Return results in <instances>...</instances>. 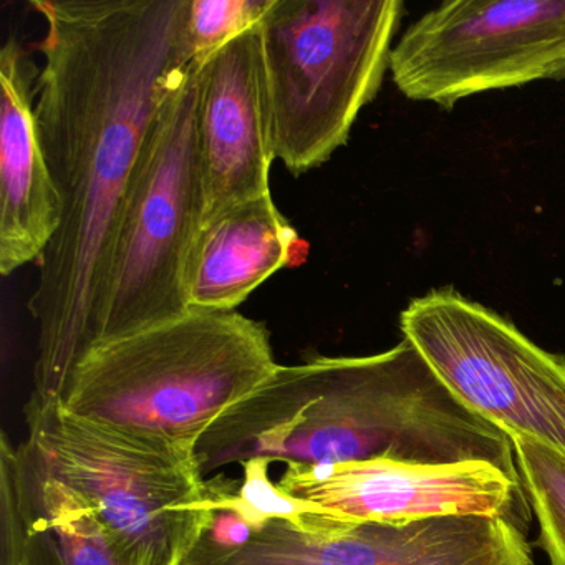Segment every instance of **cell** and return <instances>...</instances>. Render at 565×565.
<instances>
[{"label": "cell", "mask_w": 565, "mask_h": 565, "mask_svg": "<svg viewBox=\"0 0 565 565\" xmlns=\"http://www.w3.org/2000/svg\"><path fill=\"white\" fill-rule=\"evenodd\" d=\"M191 0H35V125L62 221L28 302L38 330L34 393L58 399L95 342L121 211L154 115L193 62Z\"/></svg>", "instance_id": "6da1fadb"}, {"label": "cell", "mask_w": 565, "mask_h": 565, "mask_svg": "<svg viewBox=\"0 0 565 565\" xmlns=\"http://www.w3.org/2000/svg\"><path fill=\"white\" fill-rule=\"evenodd\" d=\"M204 478L254 458L286 465L482 461L521 482L511 438L466 408L403 339L365 356L279 365L196 446Z\"/></svg>", "instance_id": "7a4b0ae2"}, {"label": "cell", "mask_w": 565, "mask_h": 565, "mask_svg": "<svg viewBox=\"0 0 565 565\" xmlns=\"http://www.w3.org/2000/svg\"><path fill=\"white\" fill-rule=\"evenodd\" d=\"M277 366L263 322L237 310H190L92 343L58 402L82 418L157 433L196 449L216 419Z\"/></svg>", "instance_id": "3957f363"}, {"label": "cell", "mask_w": 565, "mask_h": 565, "mask_svg": "<svg viewBox=\"0 0 565 565\" xmlns=\"http://www.w3.org/2000/svg\"><path fill=\"white\" fill-rule=\"evenodd\" d=\"M28 441L90 504L121 565H184L210 529L196 449L168 436L82 418L32 393Z\"/></svg>", "instance_id": "277c9868"}, {"label": "cell", "mask_w": 565, "mask_h": 565, "mask_svg": "<svg viewBox=\"0 0 565 565\" xmlns=\"http://www.w3.org/2000/svg\"><path fill=\"white\" fill-rule=\"evenodd\" d=\"M402 0H274L260 22L276 158L316 170L347 145L390 71Z\"/></svg>", "instance_id": "5b68a950"}, {"label": "cell", "mask_w": 565, "mask_h": 565, "mask_svg": "<svg viewBox=\"0 0 565 565\" xmlns=\"http://www.w3.org/2000/svg\"><path fill=\"white\" fill-rule=\"evenodd\" d=\"M200 64L168 94L151 121L121 211L98 340L115 339L190 312L186 269L203 224L198 151Z\"/></svg>", "instance_id": "8992f818"}, {"label": "cell", "mask_w": 565, "mask_h": 565, "mask_svg": "<svg viewBox=\"0 0 565 565\" xmlns=\"http://www.w3.org/2000/svg\"><path fill=\"white\" fill-rule=\"evenodd\" d=\"M399 329L466 408L565 456V356L452 287L413 299Z\"/></svg>", "instance_id": "52a82bcc"}, {"label": "cell", "mask_w": 565, "mask_h": 565, "mask_svg": "<svg viewBox=\"0 0 565 565\" xmlns=\"http://www.w3.org/2000/svg\"><path fill=\"white\" fill-rule=\"evenodd\" d=\"M409 100L462 98L565 81V0H452L413 22L390 54Z\"/></svg>", "instance_id": "ba28073f"}, {"label": "cell", "mask_w": 565, "mask_h": 565, "mask_svg": "<svg viewBox=\"0 0 565 565\" xmlns=\"http://www.w3.org/2000/svg\"><path fill=\"white\" fill-rule=\"evenodd\" d=\"M284 492L322 505L347 524H405L443 515H491L524 531L522 484L489 462L416 465L369 459L337 465H287Z\"/></svg>", "instance_id": "9c48e42d"}, {"label": "cell", "mask_w": 565, "mask_h": 565, "mask_svg": "<svg viewBox=\"0 0 565 565\" xmlns=\"http://www.w3.org/2000/svg\"><path fill=\"white\" fill-rule=\"evenodd\" d=\"M233 565H534L524 531L491 515H443L405 524L310 534L269 521Z\"/></svg>", "instance_id": "30bf717a"}, {"label": "cell", "mask_w": 565, "mask_h": 565, "mask_svg": "<svg viewBox=\"0 0 565 565\" xmlns=\"http://www.w3.org/2000/svg\"><path fill=\"white\" fill-rule=\"evenodd\" d=\"M198 64L203 227L231 207L269 194L277 158L260 24Z\"/></svg>", "instance_id": "8fae6325"}, {"label": "cell", "mask_w": 565, "mask_h": 565, "mask_svg": "<svg viewBox=\"0 0 565 565\" xmlns=\"http://www.w3.org/2000/svg\"><path fill=\"white\" fill-rule=\"evenodd\" d=\"M0 565H121L97 514L34 446L0 441Z\"/></svg>", "instance_id": "7c38bea8"}, {"label": "cell", "mask_w": 565, "mask_h": 565, "mask_svg": "<svg viewBox=\"0 0 565 565\" xmlns=\"http://www.w3.org/2000/svg\"><path fill=\"white\" fill-rule=\"evenodd\" d=\"M39 72L14 38L0 51V273L39 263L61 227V198L49 171L34 94Z\"/></svg>", "instance_id": "4fadbf2b"}, {"label": "cell", "mask_w": 565, "mask_h": 565, "mask_svg": "<svg viewBox=\"0 0 565 565\" xmlns=\"http://www.w3.org/2000/svg\"><path fill=\"white\" fill-rule=\"evenodd\" d=\"M297 243L296 230L270 193L214 217L201 227L188 260V309L233 312L289 266Z\"/></svg>", "instance_id": "5bb4252c"}, {"label": "cell", "mask_w": 565, "mask_h": 565, "mask_svg": "<svg viewBox=\"0 0 565 565\" xmlns=\"http://www.w3.org/2000/svg\"><path fill=\"white\" fill-rule=\"evenodd\" d=\"M269 459L254 458L241 462L244 481L237 486L226 476L206 479V508L211 512L233 511L243 518L254 532L269 521H286L310 534L343 531L353 527L322 505L284 492L269 478Z\"/></svg>", "instance_id": "9a60e30c"}, {"label": "cell", "mask_w": 565, "mask_h": 565, "mask_svg": "<svg viewBox=\"0 0 565 565\" xmlns=\"http://www.w3.org/2000/svg\"><path fill=\"white\" fill-rule=\"evenodd\" d=\"M511 443L542 548L551 565H565V456L521 436H512Z\"/></svg>", "instance_id": "2e32d148"}, {"label": "cell", "mask_w": 565, "mask_h": 565, "mask_svg": "<svg viewBox=\"0 0 565 565\" xmlns=\"http://www.w3.org/2000/svg\"><path fill=\"white\" fill-rule=\"evenodd\" d=\"M274 0H191L188 42L193 61L203 62L237 35L257 28Z\"/></svg>", "instance_id": "e0dca14e"}, {"label": "cell", "mask_w": 565, "mask_h": 565, "mask_svg": "<svg viewBox=\"0 0 565 565\" xmlns=\"http://www.w3.org/2000/svg\"><path fill=\"white\" fill-rule=\"evenodd\" d=\"M253 534L250 525H247L236 512L216 511L200 545L213 548V551H231V548L247 544Z\"/></svg>", "instance_id": "ac0fdd59"}]
</instances>
